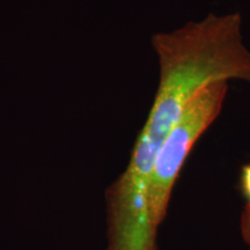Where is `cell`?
<instances>
[{"label": "cell", "mask_w": 250, "mask_h": 250, "mask_svg": "<svg viewBox=\"0 0 250 250\" xmlns=\"http://www.w3.org/2000/svg\"><path fill=\"white\" fill-rule=\"evenodd\" d=\"M227 89V81L223 80L203 87L189 102L161 146L148 188L149 217L156 229L167 213L171 190L181 168L199 137L221 111Z\"/></svg>", "instance_id": "6da1fadb"}, {"label": "cell", "mask_w": 250, "mask_h": 250, "mask_svg": "<svg viewBox=\"0 0 250 250\" xmlns=\"http://www.w3.org/2000/svg\"><path fill=\"white\" fill-rule=\"evenodd\" d=\"M241 188L245 196L250 202V165L245 166L241 171Z\"/></svg>", "instance_id": "3957f363"}, {"label": "cell", "mask_w": 250, "mask_h": 250, "mask_svg": "<svg viewBox=\"0 0 250 250\" xmlns=\"http://www.w3.org/2000/svg\"><path fill=\"white\" fill-rule=\"evenodd\" d=\"M241 232L243 239L250 246V202L245 208L241 218Z\"/></svg>", "instance_id": "7a4b0ae2"}]
</instances>
